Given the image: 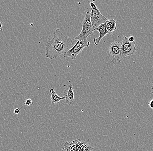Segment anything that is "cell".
Wrapping results in <instances>:
<instances>
[{
	"label": "cell",
	"instance_id": "3957f363",
	"mask_svg": "<svg viewBox=\"0 0 153 151\" xmlns=\"http://www.w3.org/2000/svg\"><path fill=\"white\" fill-rule=\"evenodd\" d=\"M95 28L93 26L91 22L90 12L87 11L83 21V26L81 32L78 36L74 38L75 40H84L94 31Z\"/></svg>",
	"mask_w": 153,
	"mask_h": 151
},
{
	"label": "cell",
	"instance_id": "5b68a950",
	"mask_svg": "<svg viewBox=\"0 0 153 151\" xmlns=\"http://www.w3.org/2000/svg\"><path fill=\"white\" fill-rule=\"evenodd\" d=\"M90 43L87 39L84 40H77V42L64 55L65 58L70 57L72 60H75L76 57L80 54L83 50L85 47H88Z\"/></svg>",
	"mask_w": 153,
	"mask_h": 151
},
{
	"label": "cell",
	"instance_id": "9a60e30c",
	"mask_svg": "<svg viewBox=\"0 0 153 151\" xmlns=\"http://www.w3.org/2000/svg\"><path fill=\"white\" fill-rule=\"evenodd\" d=\"M148 105L151 108L153 109V99L151 100L148 103Z\"/></svg>",
	"mask_w": 153,
	"mask_h": 151
},
{
	"label": "cell",
	"instance_id": "7c38bea8",
	"mask_svg": "<svg viewBox=\"0 0 153 151\" xmlns=\"http://www.w3.org/2000/svg\"><path fill=\"white\" fill-rule=\"evenodd\" d=\"M71 149L74 151H83L81 146L78 144V139L72 142Z\"/></svg>",
	"mask_w": 153,
	"mask_h": 151
},
{
	"label": "cell",
	"instance_id": "30bf717a",
	"mask_svg": "<svg viewBox=\"0 0 153 151\" xmlns=\"http://www.w3.org/2000/svg\"><path fill=\"white\" fill-rule=\"evenodd\" d=\"M78 143L81 146L83 151H92L94 149L93 145L91 142L78 139Z\"/></svg>",
	"mask_w": 153,
	"mask_h": 151
},
{
	"label": "cell",
	"instance_id": "ba28073f",
	"mask_svg": "<svg viewBox=\"0 0 153 151\" xmlns=\"http://www.w3.org/2000/svg\"><path fill=\"white\" fill-rule=\"evenodd\" d=\"M122 43L119 42H114L110 45L109 47V52L110 55L113 57L114 58L118 56L121 51Z\"/></svg>",
	"mask_w": 153,
	"mask_h": 151
},
{
	"label": "cell",
	"instance_id": "6da1fadb",
	"mask_svg": "<svg viewBox=\"0 0 153 151\" xmlns=\"http://www.w3.org/2000/svg\"><path fill=\"white\" fill-rule=\"evenodd\" d=\"M75 41L74 38L65 35L60 29H56L52 39L46 43L45 56L54 59L61 55L64 56L75 45Z\"/></svg>",
	"mask_w": 153,
	"mask_h": 151
},
{
	"label": "cell",
	"instance_id": "8992f818",
	"mask_svg": "<svg viewBox=\"0 0 153 151\" xmlns=\"http://www.w3.org/2000/svg\"><path fill=\"white\" fill-rule=\"evenodd\" d=\"M64 96L65 97V103L70 105H74L76 102L75 94L73 86L71 84H69L64 91Z\"/></svg>",
	"mask_w": 153,
	"mask_h": 151
},
{
	"label": "cell",
	"instance_id": "ac0fdd59",
	"mask_svg": "<svg viewBox=\"0 0 153 151\" xmlns=\"http://www.w3.org/2000/svg\"><path fill=\"white\" fill-rule=\"evenodd\" d=\"M152 92H151V94H153V89H152Z\"/></svg>",
	"mask_w": 153,
	"mask_h": 151
},
{
	"label": "cell",
	"instance_id": "2e32d148",
	"mask_svg": "<svg viewBox=\"0 0 153 151\" xmlns=\"http://www.w3.org/2000/svg\"><path fill=\"white\" fill-rule=\"evenodd\" d=\"M20 110L19 108H16L14 110V113L15 114H19V113H20Z\"/></svg>",
	"mask_w": 153,
	"mask_h": 151
},
{
	"label": "cell",
	"instance_id": "277c9868",
	"mask_svg": "<svg viewBox=\"0 0 153 151\" xmlns=\"http://www.w3.org/2000/svg\"><path fill=\"white\" fill-rule=\"evenodd\" d=\"M90 5L92 9L90 12L91 22L95 29L100 25L105 23L108 19L101 14L96 5L93 2H91Z\"/></svg>",
	"mask_w": 153,
	"mask_h": 151
},
{
	"label": "cell",
	"instance_id": "7a4b0ae2",
	"mask_svg": "<svg viewBox=\"0 0 153 151\" xmlns=\"http://www.w3.org/2000/svg\"><path fill=\"white\" fill-rule=\"evenodd\" d=\"M135 44V41L130 42L128 38L124 36L122 40L120 54L112 59L113 62H119L121 59L127 56L135 54L137 50Z\"/></svg>",
	"mask_w": 153,
	"mask_h": 151
},
{
	"label": "cell",
	"instance_id": "5bb4252c",
	"mask_svg": "<svg viewBox=\"0 0 153 151\" xmlns=\"http://www.w3.org/2000/svg\"><path fill=\"white\" fill-rule=\"evenodd\" d=\"M32 103H32V100L30 98L27 99L24 101V104L27 106H30L31 105H32Z\"/></svg>",
	"mask_w": 153,
	"mask_h": 151
},
{
	"label": "cell",
	"instance_id": "4fadbf2b",
	"mask_svg": "<svg viewBox=\"0 0 153 151\" xmlns=\"http://www.w3.org/2000/svg\"><path fill=\"white\" fill-rule=\"evenodd\" d=\"M72 142H67L64 144V148L62 151H72Z\"/></svg>",
	"mask_w": 153,
	"mask_h": 151
},
{
	"label": "cell",
	"instance_id": "9c48e42d",
	"mask_svg": "<svg viewBox=\"0 0 153 151\" xmlns=\"http://www.w3.org/2000/svg\"><path fill=\"white\" fill-rule=\"evenodd\" d=\"M50 93L51 94V104H55L60 102L62 100H65V96L61 97L57 95L56 91L53 89H51L50 90Z\"/></svg>",
	"mask_w": 153,
	"mask_h": 151
},
{
	"label": "cell",
	"instance_id": "e0dca14e",
	"mask_svg": "<svg viewBox=\"0 0 153 151\" xmlns=\"http://www.w3.org/2000/svg\"><path fill=\"white\" fill-rule=\"evenodd\" d=\"M128 40L130 42H133L134 41V38L133 36H130L128 38Z\"/></svg>",
	"mask_w": 153,
	"mask_h": 151
},
{
	"label": "cell",
	"instance_id": "8fae6325",
	"mask_svg": "<svg viewBox=\"0 0 153 151\" xmlns=\"http://www.w3.org/2000/svg\"><path fill=\"white\" fill-rule=\"evenodd\" d=\"M106 26L107 30L110 33H112L117 29L116 22L115 20L113 18L108 19L106 22Z\"/></svg>",
	"mask_w": 153,
	"mask_h": 151
},
{
	"label": "cell",
	"instance_id": "52a82bcc",
	"mask_svg": "<svg viewBox=\"0 0 153 151\" xmlns=\"http://www.w3.org/2000/svg\"><path fill=\"white\" fill-rule=\"evenodd\" d=\"M94 31H97L100 33V35L97 38L94 39V43L96 46H98L100 41L104 37H105L108 34H111L107 30L106 26V23L100 25L98 27L94 29Z\"/></svg>",
	"mask_w": 153,
	"mask_h": 151
}]
</instances>
